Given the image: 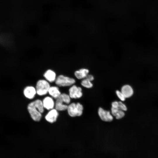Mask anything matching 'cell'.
Returning <instances> with one entry per match:
<instances>
[{"mask_svg":"<svg viewBox=\"0 0 158 158\" xmlns=\"http://www.w3.org/2000/svg\"><path fill=\"white\" fill-rule=\"evenodd\" d=\"M28 111L33 120L39 121L42 117V113L44 111L42 102L40 99H37L28 104Z\"/></svg>","mask_w":158,"mask_h":158,"instance_id":"1","label":"cell"},{"mask_svg":"<svg viewBox=\"0 0 158 158\" xmlns=\"http://www.w3.org/2000/svg\"><path fill=\"white\" fill-rule=\"evenodd\" d=\"M50 86V83L44 79L39 80L35 86L37 94L40 96L47 94Z\"/></svg>","mask_w":158,"mask_h":158,"instance_id":"2","label":"cell"},{"mask_svg":"<svg viewBox=\"0 0 158 158\" xmlns=\"http://www.w3.org/2000/svg\"><path fill=\"white\" fill-rule=\"evenodd\" d=\"M75 82L73 78L63 74L57 76L55 83L58 87H65L72 86Z\"/></svg>","mask_w":158,"mask_h":158,"instance_id":"3","label":"cell"},{"mask_svg":"<svg viewBox=\"0 0 158 158\" xmlns=\"http://www.w3.org/2000/svg\"><path fill=\"white\" fill-rule=\"evenodd\" d=\"M69 115L71 117L80 116L83 113V107L79 103H72L68 106L67 109Z\"/></svg>","mask_w":158,"mask_h":158,"instance_id":"4","label":"cell"},{"mask_svg":"<svg viewBox=\"0 0 158 158\" xmlns=\"http://www.w3.org/2000/svg\"><path fill=\"white\" fill-rule=\"evenodd\" d=\"M69 95L71 98L77 99L81 97L82 96V89L80 87L73 85L69 90Z\"/></svg>","mask_w":158,"mask_h":158,"instance_id":"5","label":"cell"},{"mask_svg":"<svg viewBox=\"0 0 158 158\" xmlns=\"http://www.w3.org/2000/svg\"><path fill=\"white\" fill-rule=\"evenodd\" d=\"M55 105V109L58 111L65 110L68 107L65 100L61 94L56 99Z\"/></svg>","mask_w":158,"mask_h":158,"instance_id":"6","label":"cell"},{"mask_svg":"<svg viewBox=\"0 0 158 158\" xmlns=\"http://www.w3.org/2000/svg\"><path fill=\"white\" fill-rule=\"evenodd\" d=\"M43 76L44 79L49 83L55 82L57 77L56 72L53 70L49 69L44 73Z\"/></svg>","mask_w":158,"mask_h":158,"instance_id":"7","label":"cell"},{"mask_svg":"<svg viewBox=\"0 0 158 158\" xmlns=\"http://www.w3.org/2000/svg\"><path fill=\"white\" fill-rule=\"evenodd\" d=\"M98 113L101 119L105 121H111L113 119L112 115L109 111H107L101 108H99Z\"/></svg>","mask_w":158,"mask_h":158,"instance_id":"8","label":"cell"},{"mask_svg":"<svg viewBox=\"0 0 158 158\" xmlns=\"http://www.w3.org/2000/svg\"><path fill=\"white\" fill-rule=\"evenodd\" d=\"M23 94L27 98L32 99H33L37 93L35 87L32 86H28L24 89Z\"/></svg>","mask_w":158,"mask_h":158,"instance_id":"9","label":"cell"},{"mask_svg":"<svg viewBox=\"0 0 158 158\" xmlns=\"http://www.w3.org/2000/svg\"><path fill=\"white\" fill-rule=\"evenodd\" d=\"M59 115L58 111L55 109L50 110L45 116V119L48 122L50 123L55 122Z\"/></svg>","mask_w":158,"mask_h":158,"instance_id":"10","label":"cell"},{"mask_svg":"<svg viewBox=\"0 0 158 158\" xmlns=\"http://www.w3.org/2000/svg\"><path fill=\"white\" fill-rule=\"evenodd\" d=\"M42 102L44 108L48 110H50L53 109L55 104L52 97L47 96L44 99Z\"/></svg>","mask_w":158,"mask_h":158,"instance_id":"11","label":"cell"},{"mask_svg":"<svg viewBox=\"0 0 158 158\" xmlns=\"http://www.w3.org/2000/svg\"><path fill=\"white\" fill-rule=\"evenodd\" d=\"M121 92L126 98L130 97L133 93L132 87L130 85H125L122 87Z\"/></svg>","mask_w":158,"mask_h":158,"instance_id":"12","label":"cell"},{"mask_svg":"<svg viewBox=\"0 0 158 158\" xmlns=\"http://www.w3.org/2000/svg\"><path fill=\"white\" fill-rule=\"evenodd\" d=\"M89 71L87 69L82 68L76 71L74 73L75 76L78 79L85 78L88 75Z\"/></svg>","mask_w":158,"mask_h":158,"instance_id":"13","label":"cell"},{"mask_svg":"<svg viewBox=\"0 0 158 158\" xmlns=\"http://www.w3.org/2000/svg\"><path fill=\"white\" fill-rule=\"evenodd\" d=\"M58 86H51L49 88L48 93L52 97L56 99L61 94Z\"/></svg>","mask_w":158,"mask_h":158,"instance_id":"14","label":"cell"},{"mask_svg":"<svg viewBox=\"0 0 158 158\" xmlns=\"http://www.w3.org/2000/svg\"><path fill=\"white\" fill-rule=\"evenodd\" d=\"M111 113L112 115L115 116L117 119L121 118L123 117L125 114L123 111L118 108H115L112 107Z\"/></svg>","mask_w":158,"mask_h":158,"instance_id":"15","label":"cell"},{"mask_svg":"<svg viewBox=\"0 0 158 158\" xmlns=\"http://www.w3.org/2000/svg\"><path fill=\"white\" fill-rule=\"evenodd\" d=\"M81 84L83 86L87 88H90L93 86L91 81L86 78L82 81Z\"/></svg>","mask_w":158,"mask_h":158,"instance_id":"16","label":"cell"},{"mask_svg":"<svg viewBox=\"0 0 158 158\" xmlns=\"http://www.w3.org/2000/svg\"><path fill=\"white\" fill-rule=\"evenodd\" d=\"M116 94L119 98L122 101H124L126 98L121 91L117 90L116 92Z\"/></svg>","mask_w":158,"mask_h":158,"instance_id":"17","label":"cell"},{"mask_svg":"<svg viewBox=\"0 0 158 158\" xmlns=\"http://www.w3.org/2000/svg\"><path fill=\"white\" fill-rule=\"evenodd\" d=\"M118 109L123 111H126L127 109L125 105L120 101L118 102Z\"/></svg>","mask_w":158,"mask_h":158,"instance_id":"18","label":"cell"},{"mask_svg":"<svg viewBox=\"0 0 158 158\" xmlns=\"http://www.w3.org/2000/svg\"><path fill=\"white\" fill-rule=\"evenodd\" d=\"M112 107L115 108H118V102L114 101L111 104Z\"/></svg>","mask_w":158,"mask_h":158,"instance_id":"19","label":"cell"},{"mask_svg":"<svg viewBox=\"0 0 158 158\" xmlns=\"http://www.w3.org/2000/svg\"><path fill=\"white\" fill-rule=\"evenodd\" d=\"M85 78L91 81L93 80L94 79L93 76L91 75H88Z\"/></svg>","mask_w":158,"mask_h":158,"instance_id":"20","label":"cell"}]
</instances>
